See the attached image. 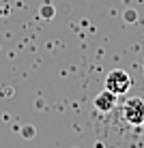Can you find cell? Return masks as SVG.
<instances>
[{"label": "cell", "mask_w": 144, "mask_h": 148, "mask_svg": "<svg viewBox=\"0 0 144 148\" xmlns=\"http://www.w3.org/2000/svg\"><path fill=\"white\" fill-rule=\"evenodd\" d=\"M103 86H105V90H110V92H114L116 97H121V95H127L131 90L133 79L125 69H112L110 73L105 75Z\"/></svg>", "instance_id": "6da1fadb"}, {"label": "cell", "mask_w": 144, "mask_h": 148, "mask_svg": "<svg viewBox=\"0 0 144 148\" xmlns=\"http://www.w3.org/2000/svg\"><path fill=\"white\" fill-rule=\"evenodd\" d=\"M123 118L127 120V125L131 127H142L144 125V101L140 97H131L123 105Z\"/></svg>", "instance_id": "7a4b0ae2"}, {"label": "cell", "mask_w": 144, "mask_h": 148, "mask_svg": "<svg viewBox=\"0 0 144 148\" xmlns=\"http://www.w3.org/2000/svg\"><path fill=\"white\" fill-rule=\"evenodd\" d=\"M118 97L114 95V92H110V90H101L99 95L95 97V110L97 112H101V114H107V112H112L116 108V103H118Z\"/></svg>", "instance_id": "3957f363"}]
</instances>
